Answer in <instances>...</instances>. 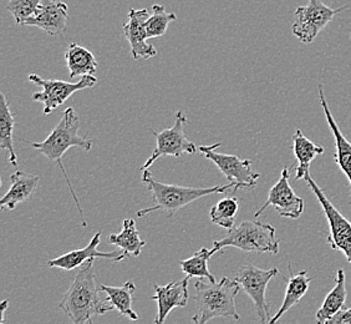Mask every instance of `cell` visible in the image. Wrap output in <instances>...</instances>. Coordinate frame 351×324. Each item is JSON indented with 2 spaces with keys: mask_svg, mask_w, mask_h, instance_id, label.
I'll use <instances>...</instances> for the list:
<instances>
[{
  "mask_svg": "<svg viewBox=\"0 0 351 324\" xmlns=\"http://www.w3.org/2000/svg\"><path fill=\"white\" fill-rule=\"evenodd\" d=\"M95 259L88 261L77 270L74 282L62 296L59 308L74 324L93 323L94 316H104L115 310L114 305L99 296V286L95 284Z\"/></svg>",
  "mask_w": 351,
  "mask_h": 324,
  "instance_id": "cell-1",
  "label": "cell"
},
{
  "mask_svg": "<svg viewBox=\"0 0 351 324\" xmlns=\"http://www.w3.org/2000/svg\"><path fill=\"white\" fill-rule=\"evenodd\" d=\"M346 9L348 7L331 9L320 0H309L306 5L299 7L295 10V19L291 25V32L299 40L311 44L337 14Z\"/></svg>",
  "mask_w": 351,
  "mask_h": 324,
  "instance_id": "cell-8",
  "label": "cell"
},
{
  "mask_svg": "<svg viewBox=\"0 0 351 324\" xmlns=\"http://www.w3.org/2000/svg\"><path fill=\"white\" fill-rule=\"evenodd\" d=\"M177 21L175 13H167L163 5L155 4L152 7V15L146 21V32L149 39L161 38L166 34L169 25L172 21Z\"/></svg>",
  "mask_w": 351,
  "mask_h": 324,
  "instance_id": "cell-28",
  "label": "cell"
},
{
  "mask_svg": "<svg viewBox=\"0 0 351 324\" xmlns=\"http://www.w3.org/2000/svg\"><path fill=\"white\" fill-rule=\"evenodd\" d=\"M69 7L64 1L47 0L41 4L38 12L24 21L23 25L43 29L47 35L59 36L66 32L68 27Z\"/></svg>",
  "mask_w": 351,
  "mask_h": 324,
  "instance_id": "cell-15",
  "label": "cell"
},
{
  "mask_svg": "<svg viewBox=\"0 0 351 324\" xmlns=\"http://www.w3.org/2000/svg\"><path fill=\"white\" fill-rule=\"evenodd\" d=\"M41 5V0H9L8 10L12 13L18 25L32 18Z\"/></svg>",
  "mask_w": 351,
  "mask_h": 324,
  "instance_id": "cell-29",
  "label": "cell"
},
{
  "mask_svg": "<svg viewBox=\"0 0 351 324\" xmlns=\"http://www.w3.org/2000/svg\"><path fill=\"white\" fill-rule=\"evenodd\" d=\"M280 241L276 237V229L269 223L258 221H243L233 227L219 241L213 242L218 253H223L226 247H236L250 253H271L279 252Z\"/></svg>",
  "mask_w": 351,
  "mask_h": 324,
  "instance_id": "cell-5",
  "label": "cell"
},
{
  "mask_svg": "<svg viewBox=\"0 0 351 324\" xmlns=\"http://www.w3.org/2000/svg\"><path fill=\"white\" fill-rule=\"evenodd\" d=\"M221 142H216L212 146H199L203 156L213 162L218 170L226 176L228 183L234 191L239 189H254L257 186L261 174L252 169L250 160H241L234 155L219 154L216 150L221 146Z\"/></svg>",
  "mask_w": 351,
  "mask_h": 324,
  "instance_id": "cell-6",
  "label": "cell"
},
{
  "mask_svg": "<svg viewBox=\"0 0 351 324\" xmlns=\"http://www.w3.org/2000/svg\"><path fill=\"white\" fill-rule=\"evenodd\" d=\"M293 140V151L297 157L295 166V180H304L305 176L311 174V162L319 155H323L325 149L323 146L311 141L303 134L302 130H297L291 137Z\"/></svg>",
  "mask_w": 351,
  "mask_h": 324,
  "instance_id": "cell-19",
  "label": "cell"
},
{
  "mask_svg": "<svg viewBox=\"0 0 351 324\" xmlns=\"http://www.w3.org/2000/svg\"><path fill=\"white\" fill-rule=\"evenodd\" d=\"M196 288L197 314L192 321L197 324H204L215 318H232L238 321L236 297L241 290V284L236 279L223 277L219 282H204L198 278Z\"/></svg>",
  "mask_w": 351,
  "mask_h": 324,
  "instance_id": "cell-4",
  "label": "cell"
},
{
  "mask_svg": "<svg viewBox=\"0 0 351 324\" xmlns=\"http://www.w3.org/2000/svg\"><path fill=\"white\" fill-rule=\"evenodd\" d=\"M288 270H289L291 276H289L288 284H287L283 303L280 305L279 311L274 314V317L270 318L269 324L277 323L278 321L283 317L287 312L289 311L295 304L299 303L302 301V298L304 297L305 293L309 290L311 278L308 276L306 270L299 272L298 275H293L291 273V264L288 266Z\"/></svg>",
  "mask_w": 351,
  "mask_h": 324,
  "instance_id": "cell-20",
  "label": "cell"
},
{
  "mask_svg": "<svg viewBox=\"0 0 351 324\" xmlns=\"http://www.w3.org/2000/svg\"><path fill=\"white\" fill-rule=\"evenodd\" d=\"M142 183L146 185L149 191H151L154 206L138 211L137 212L138 217L147 216L155 211H161L165 212L167 217H172L177 211H180L184 206L196 201L198 198L215 195V194H227V191L233 189L230 183L223 185V186L218 185L213 187H186V186L160 183L152 176L149 169L143 170Z\"/></svg>",
  "mask_w": 351,
  "mask_h": 324,
  "instance_id": "cell-3",
  "label": "cell"
},
{
  "mask_svg": "<svg viewBox=\"0 0 351 324\" xmlns=\"http://www.w3.org/2000/svg\"><path fill=\"white\" fill-rule=\"evenodd\" d=\"M100 242H101V231L95 233L93 240L90 241L85 248L71 251L65 255H61L58 258L47 261V264L51 268L56 267L61 270H73L88 264V261L96 259V258H104V259H108L112 262H121L125 259V257H128L122 250L112 251V252H101V251L97 250Z\"/></svg>",
  "mask_w": 351,
  "mask_h": 324,
  "instance_id": "cell-13",
  "label": "cell"
},
{
  "mask_svg": "<svg viewBox=\"0 0 351 324\" xmlns=\"http://www.w3.org/2000/svg\"><path fill=\"white\" fill-rule=\"evenodd\" d=\"M10 189L0 200V209H15L19 203L25 202L33 196L39 183V176L27 174L24 171H16L10 176Z\"/></svg>",
  "mask_w": 351,
  "mask_h": 324,
  "instance_id": "cell-18",
  "label": "cell"
},
{
  "mask_svg": "<svg viewBox=\"0 0 351 324\" xmlns=\"http://www.w3.org/2000/svg\"><path fill=\"white\" fill-rule=\"evenodd\" d=\"M29 80L43 88V91L40 93L33 94V100L44 104V111H43L44 115H50L76 91L94 88L97 84V79L94 75L82 76V80L79 82L56 80V79H43L36 74L29 75Z\"/></svg>",
  "mask_w": 351,
  "mask_h": 324,
  "instance_id": "cell-9",
  "label": "cell"
},
{
  "mask_svg": "<svg viewBox=\"0 0 351 324\" xmlns=\"http://www.w3.org/2000/svg\"><path fill=\"white\" fill-rule=\"evenodd\" d=\"M189 278H183L166 286L154 284L156 294L151 299L157 302L156 324H162L167 319L169 312L175 308L186 307L189 303Z\"/></svg>",
  "mask_w": 351,
  "mask_h": 324,
  "instance_id": "cell-16",
  "label": "cell"
},
{
  "mask_svg": "<svg viewBox=\"0 0 351 324\" xmlns=\"http://www.w3.org/2000/svg\"><path fill=\"white\" fill-rule=\"evenodd\" d=\"M319 100L322 104V108L324 111L325 117H326V121H328V125L330 128L331 134L334 135V139H335L334 160L337 162L339 169L341 170L348 177L351 189V142L345 139L341 130L339 128L338 124L334 120V116L331 114L328 102L325 99L324 89L322 85H319Z\"/></svg>",
  "mask_w": 351,
  "mask_h": 324,
  "instance_id": "cell-17",
  "label": "cell"
},
{
  "mask_svg": "<svg viewBox=\"0 0 351 324\" xmlns=\"http://www.w3.org/2000/svg\"><path fill=\"white\" fill-rule=\"evenodd\" d=\"M329 324H351V308L339 311L334 317L329 319Z\"/></svg>",
  "mask_w": 351,
  "mask_h": 324,
  "instance_id": "cell-30",
  "label": "cell"
},
{
  "mask_svg": "<svg viewBox=\"0 0 351 324\" xmlns=\"http://www.w3.org/2000/svg\"><path fill=\"white\" fill-rule=\"evenodd\" d=\"M108 242L120 247L126 256L138 257L146 242L141 240L140 232L136 229V223L132 218H128L122 222L120 233H112L108 237Z\"/></svg>",
  "mask_w": 351,
  "mask_h": 324,
  "instance_id": "cell-25",
  "label": "cell"
},
{
  "mask_svg": "<svg viewBox=\"0 0 351 324\" xmlns=\"http://www.w3.org/2000/svg\"><path fill=\"white\" fill-rule=\"evenodd\" d=\"M79 128H80V119L73 108H68L62 113L59 124L53 128V131L49 134L47 139L41 142H27L35 150L40 151L43 155L47 157L49 161L55 162L60 167L62 176L65 177V181L68 183L69 189L71 191V195L74 197L75 203L80 212L82 226L86 227V221L84 217V211L82 205L79 202V198L75 194L74 189L70 183L68 174L64 167L62 157L66 154L68 150L71 148H80L85 151H90L93 149V140H88L86 137L79 135Z\"/></svg>",
  "mask_w": 351,
  "mask_h": 324,
  "instance_id": "cell-2",
  "label": "cell"
},
{
  "mask_svg": "<svg viewBox=\"0 0 351 324\" xmlns=\"http://www.w3.org/2000/svg\"><path fill=\"white\" fill-rule=\"evenodd\" d=\"M305 181L309 185L311 191L315 194L317 201L324 209L325 216L329 223V235L328 243L330 244L332 250L341 251L346 259L351 264V222L348 221L335 206L330 202L326 197L324 191L317 186V183L313 180L311 174L304 177Z\"/></svg>",
  "mask_w": 351,
  "mask_h": 324,
  "instance_id": "cell-11",
  "label": "cell"
},
{
  "mask_svg": "<svg viewBox=\"0 0 351 324\" xmlns=\"http://www.w3.org/2000/svg\"><path fill=\"white\" fill-rule=\"evenodd\" d=\"M8 308V301H4L1 303V310H0V324L4 323V313L7 311Z\"/></svg>",
  "mask_w": 351,
  "mask_h": 324,
  "instance_id": "cell-31",
  "label": "cell"
},
{
  "mask_svg": "<svg viewBox=\"0 0 351 324\" xmlns=\"http://www.w3.org/2000/svg\"><path fill=\"white\" fill-rule=\"evenodd\" d=\"M238 209L239 201L237 197H224L210 209V221L219 227L232 230L234 227Z\"/></svg>",
  "mask_w": 351,
  "mask_h": 324,
  "instance_id": "cell-27",
  "label": "cell"
},
{
  "mask_svg": "<svg viewBox=\"0 0 351 324\" xmlns=\"http://www.w3.org/2000/svg\"><path fill=\"white\" fill-rule=\"evenodd\" d=\"M147 9H131L129 12V21L123 24L122 32L129 41L131 55L135 60L155 58L157 50L154 45L147 43L146 21L149 19Z\"/></svg>",
  "mask_w": 351,
  "mask_h": 324,
  "instance_id": "cell-14",
  "label": "cell"
},
{
  "mask_svg": "<svg viewBox=\"0 0 351 324\" xmlns=\"http://www.w3.org/2000/svg\"><path fill=\"white\" fill-rule=\"evenodd\" d=\"M14 128L15 115L10 110L5 94L0 93V148L7 151L9 162L18 166V157L14 149Z\"/></svg>",
  "mask_w": 351,
  "mask_h": 324,
  "instance_id": "cell-24",
  "label": "cell"
},
{
  "mask_svg": "<svg viewBox=\"0 0 351 324\" xmlns=\"http://www.w3.org/2000/svg\"><path fill=\"white\" fill-rule=\"evenodd\" d=\"M279 275L280 272L276 267L265 270L253 264H245L237 270L234 279L253 301L261 323H269V302L265 297V290L270 281Z\"/></svg>",
  "mask_w": 351,
  "mask_h": 324,
  "instance_id": "cell-10",
  "label": "cell"
},
{
  "mask_svg": "<svg viewBox=\"0 0 351 324\" xmlns=\"http://www.w3.org/2000/svg\"><path fill=\"white\" fill-rule=\"evenodd\" d=\"M65 60L70 71V79L77 76L95 75L97 71V61L94 54L86 47H82L76 43L69 45L65 51Z\"/></svg>",
  "mask_w": 351,
  "mask_h": 324,
  "instance_id": "cell-22",
  "label": "cell"
},
{
  "mask_svg": "<svg viewBox=\"0 0 351 324\" xmlns=\"http://www.w3.org/2000/svg\"><path fill=\"white\" fill-rule=\"evenodd\" d=\"M216 253H218V251L215 247L212 250L203 247L201 250L195 252L193 256L180 262L181 270L187 277L202 278V279L206 278L210 282L216 284V278L208 270V261H210V257L216 255Z\"/></svg>",
  "mask_w": 351,
  "mask_h": 324,
  "instance_id": "cell-26",
  "label": "cell"
},
{
  "mask_svg": "<svg viewBox=\"0 0 351 324\" xmlns=\"http://www.w3.org/2000/svg\"><path fill=\"white\" fill-rule=\"evenodd\" d=\"M99 290L106 293L108 302L114 305V308L121 316L131 321H138V314L132 310L134 294L136 293V284L132 281L126 282L121 287L100 284Z\"/></svg>",
  "mask_w": 351,
  "mask_h": 324,
  "instance_id": "cell-21",
  "label": "cell"
},
{
  "mask_svg": "<svg viewBox=\"0 0 351 324\" xmlns=\"http://www.w3.org/2000/svg\"><path fill=\"white\" fill-rule=\"evenodd\" d=\"M289 169L284 167L280 178L270 189L268 200L258 209L254 217L258 218L269 206L277 209L279 216L297 220L304 212V200L298 196L289 183Z\"/></svg>",
  "mask_w": 351,
  "mask_h": 324,
  "instance_id": "cell-12",
  "label": "cell"
},
{
  "mask_svg": "<svg viewBox=\"0 0 351 324\" xmlns=\"http://www.w3.org/2000/svg\"><path fill=\"white\" fill-rule=\"evenodd\" d=\"M189 119L183 114L182 111L176 113L175 125L171 128H166L163 131L157 132L151 128V132L156 137V149L149 160L143 163L141 171L147 170L163 156H175L181 157L183 154L195 155L197 152V146L184 135V125L189 124Z\"/></svg>",
  "mask_w": 351,
  "mask_h": 324,
  "instance_id": "cell-7",
  "label": "cell"
},
{
  "mask_svg": "<svg viewBox=\"0 0 351 324\" xmlns=\"http://www.w3.org/2000/svg\"><path fill=\"white\" fill-rule=\"evenodd\" d=\"M346 296L348 292L345 284V272L344 270H339L334 288L329 292L322 307L317 312V323H328L330 318L334 317L339 311H341L346 302Z\"/></svg>",
  "mask_w": 351,
  "mask_h": 324,
  "instance_id": "cell-23",
  "label": "cell"
}]
</instances>
